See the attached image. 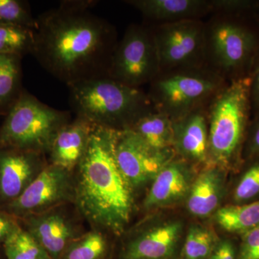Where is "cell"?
Segmentation results:
<instances>
[{
	"label": "cell",
	"mask_w": 259,
	"mask_h": 259,
	"mask_svg": "<svg viewBox=\"0 0 259 259\" xmlns=\"http://www.w3.org/2000/svg\"><path fill=\"white\" fill-rule=\"evenodd\" d=\"M0 24L35 30L36 19L20 2L0 0Z\"/></svg>",
	"instance_id": "83f0119b"
},
{
	"label": "cell",
	"mask_w": 259,
	"mask_h": 259,
	"mask_svg": "<svg viewBox=\"0 0 259 259\" xmlns=\"http://www.w3.org/2000/svg\"><path fill=\"white\" fill-rule=\"evenodd\" d=\"M250 74L228 81L207 105L209 164L225 169L241 158L252 105Z\"/></svg>",
	"instance_id": "277c9868"
},
{
	"label": "cell",
	"mask_w": 259,
	"mask_h": 259,
	"mask_svg": "<svg viewBox=\"0 0 259 259\" xmlns=\"http://www.w3.org/2000/svg\"><path fill=\"white\" fill-rule=\"evenodd\" d=\"M217 243L210 230L199 226L191 227L182 248V257L184 259H207Z\"/></svg>",
	"instance_id": "d4e9b609"
},
{
	"label": "cell",
	"mask_w": 259,
	"mask_h": 259,
	"mask_svg": "<svg viewBox=\"0 0 259 259\" xmlns=\"http://www.w3.org/2000/svg\"><path fill=\"white\" fill-rule=\"evenodd\" d=\"M207 259H238V251L231 241L224 240L216 244Z\"/></svg>",
	"instance_id": "4dcf8cb0"
},
{
	"label": "cell",
	"mask_w": 259,
	"mask_h": 259,
	"mask_svg": "<svg viewBox=\"0 0 259 259\" xmlns=\"http://www.w3.org/2000/svg\"><path fill=\"white\" fill-rule=\"evenodd\" d=\"M251 76V85H250V100H251L252 107L259 110V60L256 67L253 73L250 74Z\"/></svg>",
	"instance_id": "d6a6232c"
},
{
	"label": "cell",
	"mask_w": 259,
	"mask_h": 259,
	"mask_svg": "<svg viewBox=\"0 0 259 259\" xmlns=\"http://www.w3.org/2000/svg\"><path fill=\"white\" fill-rule=\"evenodd\" d=\"M182 231L180 223L171 222L139 233L126 245L124 259H168L173 255Z\"/></svg>",
	"instance_id": "ac0fdd59"
},
{
	"label": "cell",
	"mask_w": 259,
	"mask_h": 259,
	"mask_svg": "<svg viewBox=\"0 0 259 259\" xmlns=\"http://www.w3.org/2000/svg\"><path fill=\"white\" fill-rule=\"evenodd\" d=\"M93 125L76 117L74 121L63 126L49 149L51 164L72 172L84 155Z\"/></svg>",
	"instance_id": "2e32d148"
},
{
	"label": "cell",
	"mask_w": 259,
	"mask_h": 259,
	"mask_svg": "<svg viewBox=\"0 0 259 259\" xmlns=\"http://www.w3.org/2000/svg\"><path fill=\"white\" fill-rule=\"evenodd\" d=\"M245 155L250 158L259 156V110L257 111L256 117L252 125L250 134L247 136Z\"/></svg>",
	"instance_id": "f546056e"
},
{
	"label": "cell",
	"mask_w": 259,
	"mask_h": 259,
	"mask_svg": "<svg viewBox=\"0 0 259 259\" xmlns=\"http://www.w3.org/2000/svg\"><path fill=\"white\" fill-rule=\"evenodd\" d=\"M161 73L157 48L150 27L130 25L112 55L110 77L140 88Z\"/></svg>",
	"instance_id": "ba28073f"
},
{
	"label": "cell",
	"mask_w": 259,
	"mask_h": 259,
	"mask_svg": "<svg viewBox=\"0 0 259 259\" xmlns=\"http://www.w3.org/2000/svg\"><path fill=\"white\" fill-rule=\"evenodd\" d=\"M215 220L225 231L243 235L259 226V199L221 207L216 212Z\"/></svg>",
	"instance_id": "44dd1931"
},
{
	"label": "cell",
	"mask_w": 259,
	"mask_h": 259,
	"mask_svg": "<svg viewBox=\"0 0 259 259\" xmlns=\"http://www.w3.org/2000/svg\"><path fill=\"white\" fill-rule=\"evenodd\" d=\"M238 259H259V226L242 235Z\"/></svg>",
	"instance_id": "f1b7e54d"
},
{
	"label": "cell",
	"mask_w": 259,
	"mask_h": 259,
	"mask_svg": "<svg viewBox=\"0 0 259 259\" xmlns=\"http://www.w3.org/2000/svg\"><path fill=\"white\" fill-rule=\"evenodd\" d=\"M191 171L184 160L167 163L155 177L144 201L147 209L173 204L189 194Z\"/></svg>",
	"instance_id": "e0dca14e"
},
{
	"label": "cell",
	"mask_w": 259,
	"mask_h": 259,
	"mask_svg": "<svg viewBox=\"0 0 259 259\" xmlns=\"http://www.w3.org/2000/svg\"><path fill=\"white\" fill-rule=\"evenodd\" d=\"M116 131L93 125L88 148L76 167L74 199L89 222L120 234L131 221L134 199V189L116 159Z\"/></svg>",
	"instance_id": "7a4b0ae2"
},
{
	"label": "cell",
	"mask_w": 259,
	"mask_h": 259,
	"mask_svg": "<svg viewBox=\"0 0 259 259\" xmlns=\"http://www.w3.org/2000/svg\"><path fill=\"white\" fill-rule=\"evenodd\" d=\"M131 128L155 151L175 152L173 120L164 114L154 109L143 116Z\"/></svg>",
	"instance_id": "ffe728a7"
},
{
	"label": "cell",
	"mask_w": 259,
	"mask_h": 259,
	"mask_svg": "<svg viewBox=\"0 0 259 259\" xmlns=\"http://www.w3.org/2000/svg\"><path fill=\"white\" fill-rule=\"evenodd\" d=\"M69 104L76 117L94 125L121 131L131 128L154 110L147 93L109 77L75 83Z\"/></svg>",
	"instance_id": "3957f363"
},
{
	"label": "cell",
	"mask_w": 259,
	"mask_h": 259,
	"mask_svg": "<svg viewBox=\"0 0 259 259\" xmlns=\"http://www.w3.org/2000/svg\"><path fill=\"white\" fill-rule=\"evenodd\" d=\"M233 199L237 204L259 199V159L243 172L235 187Z\"/></svg>",
	"instance_id": "4316f807"
},
{
	"label": "cell",
	"mask_w": 259,
	"mask_h": 259,
	"mask_svg": "<svg viewBox=\"0 0 259 259\" xmlns=\"http://www.w3.org/2000/svg\"><path fill=\"white\" fill-rule=\"evenodd\" d=\"M214 15L205 23L204 67L228 82L238 79V71L249 63L256 39L253 32L224 13Z\"/></svg>",
	"instance_id": "52a82bcc"
},
{
	"label": "cell",
	"mask_w": 259,
	"mask_h": 259,
	"mask_svg": "<svg viewBox=\"0 0 259 259\" xmlns=\"http://www.w3.org/2000/svg\"><path fill=\"white\" fill-rule=\"evenodd\" d=\"M25 219L27 231L38 241L51 259H59L66 246L79 236L69 218L56 208Z\"/></svg>",
	"instance_id": "5bb4252c"
},
{
	"label": "cell",
	"mask_w": 259,
	"mask_h": 259,
	"mask_svg": "<svg viewBox=\"0 0 259 259\" xmlns=\"http://www.w3.org/2000/svg\"><path fill=\"white\" fill-rule=\"evenodd\" d=\"M227 83L207 68L160 73L149 83L147 95L156 111L175 121L208 105Z\"/></svg>",
	"instance_id": "5b68a950"
},
{
	"label": "cell",
	"mask_w": 259,
	"mask_h": 259,
	"mask_svg": "<svg viewBox=\"0 0 259 259\" xmlns=\"http://www.w3.org/2000/svg\"><path fill=\"white\" fill-rule=\"evenodd\" d=\"M93 4L64 1L36 19L31 54L44 69L68 87L110 77L117 32L89 10Z\"/></svg>",
	"instance_id": "6da1fadb"
},
{
	"label": "cell",
	"mask_w": 259,
	"mask_h": 259,
	"mask_svg": "<svg viewBox=\"0 0 259 259\" xmlns=\"http://www.w3.org/2000/svg\"><path fill=\"white\" fill-rule=\"evenodd\" d=\"M69 122V112L48 106L30 94H22L0 128V144L41 154L49 153L56 135Z\"/></svg>",
	"instance_id": "8992f818"
},
{
	"label": "cell",
	"mask_w": 259,
	"mask_h": 259,
	"mask_svg": "<svg viewBox=\"0 0 259 259\" xmlns=\"http://www.w3.org/2000/svg\"><path fill=\"white\" fill-rule=\"evenodd\" d=\"M42 259H51V258H50V257H49V258H42Z\"/></svg>",
	"instance_id": "836d02e7"
},
{
	"label": "cell",
	"mask_w": 259,
	"mask_h": 259,
	"mask_svg": "<svg viewBox=\"0 0 259 259\" xmlns=\"http://www.w3.org/2000/svg\"><path fill=\"white\" fill-rule=\"evenodd\" d=\"M3 244L8 259H42L50 257L38 241L27 230L20 227L7 238Z\"/></svg>",
	"instance_id": "603a6c76"
},
{
	"label": "cell",
	"mask_w": 259,
	"mask_h": 259,
	"mask_svg": "<svg viewBox=\"0 0 259 259\" xmlns=\"http://www.w3.org/2000/svg\"><path fill=\"white\" fill-rule=\"evenodd\" d=\"M207 105L173 121L174 151L186 162L209 164Z\"/></svg>",
	"instance_id": "4fadbf2b"
},
{
	"label": "cell",
	"mask_w": 259,
	"mask_h": 259,
	"mask_svg": "<svg viewBox=\"0 0 259 259\" xmlns=\"http://www.w3.org/2000/svg\"><path fill=\"white\" fill-rule=\"evenodd\" d=\"M33 45L34 30L0 24V54L32 53Z\"/></svg>",
	"instance_id": "cb8c5ba5"
},
{
	"label": "cell",
	"mask_w": 259,
	"mask_h": 259,
	"mask_svg": "<svg viewBox=\"0 0 259 259\" xmlns=\"http://www.w3.org/2000/svg\"><path fill=\"white\" fill-rule=\"evenodd\" d=\"M151 28L161 73L204 67L205 23L202 20L161 24Z\"/></svg>",
	"instance_id": "9c48e42d"
},
{
	"label": "cell",
	"mask_w": 259,
	"mask_h": 259,
	"mask_svg": "<svg viewBox=\"0 0 259 259\" xmlns=\"http://www.w3.org/2000/svg\"><path fill=\"white\" fill-rule=\"evenodd\" d=\"M47 166L41 153L10 148L0 151V197L15 200Z\"/></svg>",
	"instance_id": "7c38bea8"
},
{
	"label": "cell",
	"mask_w": 259,
	"mask_h": 259,
	"mask_svg": "<svg viewBox=\"0 0 259 259\" xmlns=\"http://www.w3.org/2000/svg\"><path fill=\"white\" fill-rule=\"evenodd\" d=\"M126 3L156 25L202 20L214 13L212 0H130Z\"/></svg>",
	"instance_id": "9a60e30c"
},
{
	"label": "cell",
	"mask_w": 259,
	"mask_h": 259,
	"mask_svg": "<svg viewBox=\"0 0 259 259\" xmlns=\"http://www.w3.org/2000/svg\"><path fill=\"white\" fill-rule=\"evenodd\" d=\"M107 249L105 236L98 230H95L73 240L59 259H102Z\"/></svg>",
	"instance_id": "7402d4cb"
},
{
	"label": "cell",
	"mask_w": 259,
	"mask_h": 259,
	"mask_svg": "<svg viewBox=\"0 0 259 259\" xmlns=\"http://www.w3.org/2000/svg\"><path fill=\"white\" fill-rule=\"evenodd\" d=\"M212 166L204 170L192 184L187 208L191 214L206 218L216 210L223 196L222 168Z\"/></svg>",
	"instance_id": "d6986e66"
},
{
	"label": "cell",
	"mask_w": 259,
	"mask_h": 259,
	"mask_svg": "<svg viewBox=\"0 0 259 259\" xmlns=\"http://www.w3.org/2000/svg\"><path fill=\"white\" fill-rule=\"evenodd\" d=\"M15 217L13 214L0 211V243H4L7 238L20 227Z\"/></svg>",
	"instance_id": "1f68e13d"
},
{
	"label": "cell",
	"mask_w": 259,
	"mask_h": 259,
	"mask_svg": "<svg viewBox=\"0 0 259 259\" xmlns=\"http://www.w3.org/2000/svg\"><path fill=\"white\" fill-rule=\"evenodd\" d=\"M74 197L71 172L47 165L18 198L10 202L11 214L28 218L56 209Z\"/></svg>",
	"instance_id": "30bf717a"
},
{
	"label": "cell",
	"mask_w": 259,
	"mask_h": 259,
	"mask_svg": "<svg viewBox=\"0 0 259 259\" xmlns=\"http://www.w3.org/2000/svg\"><path fill=\"white\" fill-rule=\"evenodd\" d=\"M20 74L19 55L0 54V105L7 103L14 96Z\"/></svg>",
	"instance_id": "484cf974"
},
{
	"label": "cell",
	"mask_w": 259,
	"mask_h": 259,
	"mask_svg": "<svg viewBox=\"0 0 259 259\" xmlns=\"http://www.w3.org/2000/svg\"><path fill=\"white\" fill-rule=\"evenodd\" d=\"M115 153L121 171L133 189L153 181L175 155L155 151L131 128L116 131Z\"/></svg>",
	"instance_id": "8fae6325"
}]
</instances>
